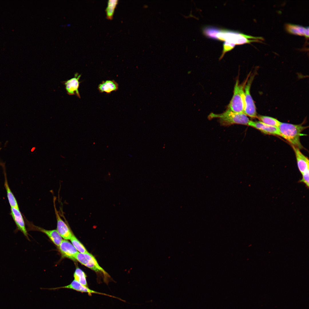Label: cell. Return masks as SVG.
Wrapping results in <instances>:
<instances>
[{
    "label": "cell",
    "instance_id": "cell-14",
    "mask_svg": "<svg viewBox=\"0 0 309 309\" xmlns=\"http://www.w3.org/2000/svg\"><path fill=\"white\" fill-rule=\"evenodd\" d=\"M31 224L32 226L35 227V229H38L46 234L55 244L59 247L63 239L57 230H47L33 225V226L32 224Z\"/></svg>",
    "mask_w": 309,
    "mask_h": 309
},
{
    "label": "cell",
    "instance_id": "cell-24",
    "mask_svg": "<svg viewBox=\"0 0 309 309\" xmlns=\"http://www.w3.org/2000/svg\"><path fill=\"white\" fill-rule=\"evenodd\" d=\"M309 170L302 174V178L300 181V182L304 183L308 188L309 186Z\"/></svg>",
    "mask_w": 309,
    "mask_h": 309
},
{
    "label": "cell",
    "instance_id": "cell-23",
    "mask_svg": "<svg viewBox=\"0 0 309 309\" xmlns=\"http://www.w3.org/2000/svg\"><path fill=\"white\" fill-rule=\"evenodd\" d=\"M235 45V44L232 43L227 41H225L223 45V48L222 54L220 57V59H221L223 57L226 53L233 49Z\"/></svg>",
    "mask_w": 309,
    "mask_h": 309
},
{
    "label": "cell",
    "instance_id": "cell-13",
    "mask_svg": "<svg viewBox=\"0 0 309 309\" xmlns=\"http://www.w3.org/2000/svg\"><path fill=\"white\" fill-rule=\"evenodd\" d=\"M292 146L295 153L298 169L302 174L309 170V159L301 152L299 148Z\"/></svg>",
    "mask_w": 309,
    "mask_h": 309
},
{
    "label": "cell",
    "instance_id": "cell-19",
    "mask_svg": "<svg viewBox=\"0 0 309 309\" xmlns=\"http://www.w3.org/2000/svg\"><path fill=\"white\" fill-rule=\"evenodd\" d=\"M118 0H109L107 2V6L106 9L107 18L111 19L114 13L115 9L118 4Z\"/></svg>",
    "mask_w": 309,
    "mask_h": 309
},
{
    "label": "cell",
    "instance_id": "cell-12",
    "mask_svg": "<svg viewBox=\"0 0 309 309\" xmlns=\"http://www.w3.org/2000/svg\"><path fill=\"white\" fill-rule=\"evenodd\" d=\"M59 247L63 256L75 260L74 257L78 252L69 241L63 240Z\"/></svg>",
    "mask_w": 309,
    "mask_h": 309
},
{
    "label": "cell",
    "instance_id": "cell-11",
    "mask_svg": "<svg viewBox=\"0 0 309 309\" xmlns=\"http://www.w3.org/2000/svg\"><path fill=\"white\" fill-rule=\"evenodd\" d=\"M248 125L258 129L266 134L280 136L278 127L268 125L260 121L250 120Z\"/></svg>",
    "mask_w": 309,
    "mask_h": 309
},
{
    "label": "cell",
    "instance_id": "cell-9",
    "mask_svg": "<svg viewBox=\"0 0 309 309\" xmlns=\"http://www.w3.org/2000/svg\"><path fill=\"white\" fill-rule=\"evenodd\" d=\"M67 288L72 289L75 290L77 291L80 292L82 293H88L89 296H91L92 294H101L102 295H105L109 297L116 298L114 296H112L107 294H105L104 293H102L96 291H95L92 290L89 288L88 287L82 284H81L78 281L74 280L69 285L66 286H63L62 287H57L56 288H49L48 289L50 290H56L60 288Z\"/></svg>",
    "mask_w": 309,
    "mask_h": 309
},
{
    "label": "cell",
    "instance_id": "cell-17",
    "mask_svg": "<svg viewBox=\"0 0 309 309\" xmlns=\"http://www.w3.org/2000/svg\"><path fill=\"white\" fill-rule=\"evenodd\" d=\"M118 84L114 80H107L103 81L98 86V90L101 92H105L109 94L112 91H116L118 89Z\"/></svg>",
    "mask_w": 309,
    "mask_h": 309
},
{
    "label": "cell",
    "instance_id": "cell-25",
    "mask_svg": "<svg viewBox=\"0 0 309 309\" xmlns=\"http://www.w3.org/2000/svg\"><path fill=\"white\" fill-rule=\"evenodd\" d=\"M71 25L70 24H68V25H66L67 26H68V27H69V26H70Z\"/></svg>",
    "mask_w": 309,
    "mask_h": 309
},
{
    "label": "cell",
    "instance_id": "cell-16",
    "mask_svg": "<svg viewBox=\"0 0 309 309\" xmlns=\"http://www.w3.org/2000/svg\"><path fill=\"white\" fill-rule=\"evenodd\" d=\"M3 167V169L5 176L4 187L6 191L7 197L10 205L11 207L19 208L16 199L8 185L5 167H4V166Z\"/></svg>",
    "mask_w": 309,
    "mask_h": 309
},
{
    "label": "cell",
    "instance_id": "cell-4",
    "mask_svg": "<svg viewBox=\"0 0 309 309\" xmlns=\"http://www.w3.org/2000/svg\"><path fill=\"white\" fill-rule=\"evenodd\" d=\"M240 84L238 79L236 82L233 94L228 106L227 109L236 113H244L245 107L244 88L247 80Z\"/></svg>",
    "mask_w": 309,
    "mask_h": 309
},
{
    "label": "cell",
    "instance_id": "cell-3",
    "mask_svg": "<svg viewBox=\"0 0 309 309\" xmlns=\"http://www.w3.org/2000/svg\"><path fill=\"white\" fill-rule=\"evenodd\" d=\"M210 119L217 118L221 125L229 126L234 124L247 125L250 121L244 113H236L227 109L220 114L211 113L209 116Z\"/></svg>",
    "mask_w": 309,
    "mask_h": 309
},
{
    "label": "cell",
    "instance_id": "cell-21",
    "mask_svg": "<svg viewBox=\"0 0 309 309\" xmlns=\"http://www.w3.org/2000/svg\"><path fill=\"white\" fill-rule=\"evenodd\" d=\"M220 29L215 27L207 26L203 28V31L204 34L207 37L211 38L217 39L216 35L219 32Z\"/></svg>",
    "mask_w": 309,
    "mask_h": 309
},
{
    "label": "cell",
    "instance_id": "cell-7",
    "mask_svg": "<svg viewBox=\"0 0 309 309\" xmlns=\"http://www.w3.org/2000/svg\"><path fill=\"white\" fill-rule=\"evenodd\" d=\"M56 198L54 199V205L57 221V230L62 237L66 240H70L73 234L67 223L61 218L57 210L55 204Z\"/></svg>",
    "mask_w": 309,
    "mask_h": 309
},
{
    "label": "cell",
    "instance_id": "cell-5",
    "mask_svg": "<svg viewBox=\"0 0 309 309\" xmlns=\"http://www.w3.org/2000/svg\"><path fill=\"white\" fill-rule=\"evenodd\" d=\"M76 260L82 265L96 272H102L105 278V281L107 282V278L108 275L107 273L99 265L95 257L88 252L82 253L78 252L74 257Z\"/></svg>",
    "mask_w": 309,
    "mask_h": 309
},
{
    "label": "cell",
    "instance_id": "cell-2",
    "mask_svg": "<svg viewBox=\"0 0 309 309\" xmlns=\"http://www.w3.org/2000/svg\"><path fill=\"white\" fill-rule=\"evenodd\" d=\"M217 39L241 45L252 42H261L263 40L261 37L247 35L241 33L225 29L220 30L216 35Z\"/></svg>",
    "mask_w": 309,
    "mask_h": 309
},
{
    "label": "cell",
    "instance_id": "cell-15",
    "mask_svg": "<svg viewBox=\"0 0 309 309\" xmlns=\"http://www.w3.org/2000/svg\"><path fill=\"white\" fill-rule=\"evenodd\" d=\"M287 31L289 33L295 35L304 36L306 37H309V28L302 26L287 24L286 25Z\"/></svg>",
    "mask_w": 309,
    "mask_h": 309
},
{
    "label": "cell",
    "instance_id": "cell-18",
    "mask_svg": "<svg viewBox=\"0 0 309 309\" xmlns=\"http://www.w3.org/2000/svg\"><path fill=\"white\" fill-rule=\"evenodd\" d=\"M260 121L268 125L278 127L281 122L274 118L265 116L258 115L257 117Z\"/></svg>",
    "mask_w": 309,
    "mask_h": 309
},
{
    "label": "cell",
    "instance_id": "cell-26",
    "mask_svg": "<svg viewBox=\"0 0 309 309\" xmlns=\"http://www.w3.org/2000/svg\"><path fill=\"white\" fill-rule=\"evenodd\" d=\"M34 149H35V148H33L32 149V150H31V151H33V150H34Z\"/></svg>",
    "mask_w": 309,
    "mask_h": 309
},
{
    "label": "cell",
    "instance_id": "cell-6",
    "mask_svg": "<svg viewBox=\"0 0 309 309\" xmlns=\"http://www.w3.org/2000/svg\"><path fill=\"white\" fill-rule=\"evenodd\" d=\"M254 75L251 76L247 80L245 88V107L244 113L247 116L254 118L257 117V112L255 105L251 95L250 88Z\"/></svg>",
    "mask_w": 309,
    "mask_h": 309
},
{
    "label": "cell",
    "instance_id": "cell-1",
    "mask_svg": "<svg viewBox=\"0 0 309 309\" xmlns=\"http://www.w3.org/2000/svg\"><path fill=\"white\" fill-rule=\"evenodd\" d=\"M278 127L280 136L287 140L292 145L300 149L303 148V147L300 142V137L302 135V132L306 128V126H304L301 124H294L281 122Z\"/></svg>",
    "mask_w": 309,
    "mask_h": 309
},
{
    "label": "cell",
    "instance_id": "cell-20",
    "mask_svg": "<svg viewBox=\"0 0 309 309\" xmlns=\"http://www.w3.org/2000/svg\"><path fill=\"white\" fill-rule=\"evenodd\" d=\"M74 280L82 285L88 287L86 276L84 272L79 268H77L74 275Z\"/></svg>",
    "mask_w": 309,
    "mask_h": 309
},
{
    "label": "cell",
    "instance_id": "cell-10",
    "mask_svg": "<svg viewBox=\"0 0 309 309\" xmlns=\"http://www.w3.org/2000/svg\"><path fill=\"white\" fill-rule=\"evenodd\" d=\"M81 76V75L76 73L74 78L62 82L65 86L66 90L68 95H73L76 94L78 98H80L78 88L80 83L79 80Z\"/></svg>",
    "mask_w": 309,
    "mask_h": 309
},
{
    "label": "cell",
    "instance_id": "cell-22",
    "mask_svg": "<svg viewBox=\"0 0 309 309\" xmlns=\"http://www.w3.org/2000/svg\"><path fill=\"white\" fill-rule=\"evenodd\" d=\"M70 240L73 245L80 253H86L88 252L83 245L77 239L73 233Z\"/></svg>",
    "mask_w": 309,
    "mask_h": 309
},
{
    "label": "cell",
    "instance_id": "cell-8",
    "mask_svg": "<svg viewBox=\"0 0 309 309\" xmlns=\"http://www.w3.org/2000/svg\"><path fill=\"white\" fill-rule=\"evenodd\" d=\"M10 214L16 225V228L14 231L15 233L19 231H21L28 239V234L25 227V221L19 208L11 207Z\"/></svg>",
    "mask_w": 309,
    "mask_h": 309
}]
</instances>
